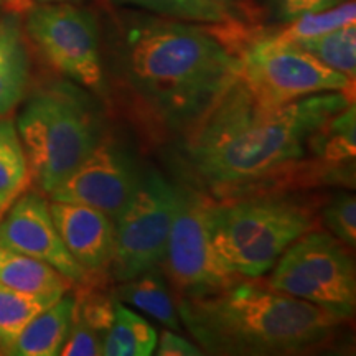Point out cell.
Segmentation results:
<instances>
[{"label":"cell","mask_w":356,"mask_h":356,"mask_svg":"<svg viewBox=\"0 0 356 356\" xmlns=\"http://www.w3.org/2000/svg\"><path fill=\"white\" fill-rule=\"evenodd\" d=\"M269 286L330 312L345 322L355 315L356 274L348 246L335 236L307 231L273 267Z\"/></svg>","instance_id":"cell-7"},{"label":"cell","mask_w":356,"mask_h":356,"mask_svg":"<svg viewBox=\"0 0 356 356\" xmlns=\"http://www.w3.org/2000/svg\"><path fill=\"white\" fill-rule=\"evenodd\" d=\"M42 3H55V2H63V0H38Z\"/></svg>","instance_id":"cell-29"},{"label":"cell","mask_w":356,"mask_h":356,"mask_svg":"<svg viewBox=\"0 0 356 356\" xmlns=\"http://www.w3.org/2000/svg\"><path fill=\"white\" fill-rule=\"evenodd\" d=\"M115 68L140 113L167 132H190L239 74L221 26L159 15L124 19Z\"/></svg>","instance_id":"cell-2"},{"label":"cell","mask_w":356,"mask_h":356,"mask_svg":"<svg viewBox=\"0 0 356 356\" xmlns=\"http://www.w3.org/2000/svg\"><path fill=\"white\" fill-rule=\"evenodd\" d=\"M0 6H2V0H0Z\"/></svg>","instance_id":"cell-30"},{"label":"cell","mask_w":356,"mask_h":356,"mask_svg":"<svg viewBox=\"0 0 356 356\" xmlns=\"http://www.w3.org/2000/svg\"><path fill=\"white\" fill-rule=\"evenodd\" d=\"M0 244L47 262L71 286L83 287L92 282L91 275L66 249L51 218L50 203L37 191L17 197L0 216Z\"/></svg>","instance_id":"cell-12"},{"label":"cell","mask_w":356,"mask_h":356,"mask_svg":"<svg viewBox=\"0 0 356 356\" xmlns=\"http://www.w3.org/2000/svg\"><path fill=\"white\" fill-rule=\"evenodd\" d=\"M348 92H320L266 108L239 78L184 136L180 160L198 185L226 198L293 173L323 154L328 122L351 104Z\"/></svg>","instance_id":"cell-1"},{"label":"cell","mask_w":356,"mask_h":356,"mask_svg":"<svg viewBox=\"0 0 356 356\" xmlns=\"http://www.w3.org/2000/svg\"><path fill=\"white\" fill-rule=\"evenodd\" d=\"M165 17L190 24L233 26L246 25L251 19L248 0H115Z\"/></svg>","instance_id":"cell-15"},{"label":"cell","mask_w":356,"mask_h":356,"mask_svg":"<svg viewBox=\"0 0 356 356\" xmlns=\"http://www.w3.org/2000/svg\"><path fill=\"white\" fill-rule=\"evenodd\" d=\"M177 210L162 264L165 277L184 297L228 286L239 277L218 254L211 236L213 200L190 186L177 185Z\"/></svg>","instance_id":"cell-9"},{"label":"cell","mask_w":356,"mask_h":356,"mask_svg":"<svg viewBox=\"0 0 356 356\" xmlns=\"http://www.w3.org/2000/svg\"><path fill=\"white\" fill-rule=\"evenodd\" d=\"M157 332L147 322L129 310L122 302H114V318L104 341V356H150L157 346Z\"/></svg>","instance_id":"cell-19"},{"label":"cell","mask_w":356,"mask_h":356,"mask_svg":"<svg viewBox=\"0 0 356 356\" xmlns=\"http://www.w3.org/2000/svg\"><path fill=\"white\" fill-rule=\"evenodd\" d=\"M177 185L159 172L142 175L140 185L114 221V256L111 274L118 282L160 267L165 257L173 216Z\"/></svg>","instance_id":"cell-8"},{"label":"cell","mask_w":356,"mask_h":356,"mask_svg":"<svg viewBox=\"0 0 356 356\" xmlns=\"http://www.w3.org/2000/svg\"><path fill=\"white\" fill-rule=\"evenodd\" d=\"M2 6L7 8L8 12L13 13H26L33 7V0H2Z\"/></svg>","instance_id":"cell-27"},{"label":"cell","mask_w":356,"mask_h":356,"mask_svg":"<svg viewBox=\"0 0 356 356\" xmlns=\"http://www.w3.org/2000/svg\"><path fill=\"white\" fill-rule=\"evenodd\" d=\"M0 286L26 293H66L71 282L47 262L0 244Z\"/></svg>","instance_id":"cell-18"},{"label":"cell","mask_w":356,"mask_h":356,"mask_svg":"<svg viewBox=\"0 0 356 356\" xmlns=\"http://www.w3.org/2000/svg\"><path fill=\"white\" fill-rule=\"evenodd\" d=\"M323 221L330 234L345 246L356 244V200L353 193H338L323 210Z\"/></svg>","instance_id":"cell-24"},{"label":"cell","mask_w":356,"mask_h":356,"mask_svg":"<svg viewBox=\"0 0 356 356\" xmlns=\"http://www.w3.org/2000/svg\"><path fill=\"white\" fill-rule=\"evenodd\" d=\"M239 81L259 104L277 108L320 92H348L353 79L328 68L296 43L254 35L246 26L233 38Z\"/></svg>","instance_id":"cell-6"},{"label":"cell","mask_w":356,"mask_h":356,"mask_svg":"<svg viewBox=\"0 0 356 356\" xmlns=\"http://www.w3.org/2000/svg\"><path fill=\"white\" fill-rule=\"evenodd\" d=\"M25 30L44 60L81 88L99 91L104 70L96 19L70 3H43L26 12Z\"/></svg>","instance_id":"cell-10"},{"label":"cell","mask_w":356,"mask_h":356,"mask_svg":"<svg viewBox=\"0 0 356 356\" xmlns=\"http://www.w3.org/2000/svg\"><path fill=\"white\" fill-rule=\"evenodd\" d=\"M177 312L200 350L218 356L310 353L323 348L345 323L317 305L246 277L181 297Z\"/></svg>","instance_id":"cell-3"},{"label":"cell","mask_w":356,"mask_h":356,"mask_svg":"<svg viewBox=\"0 0 356 356\" xmlns=\"http://www.w3.org/2000/svg\"><path fill=\"white\" fill-rule=\"evenodd\" d=\"M114 299L144 310L170 330H178L181 327L177 305L168 291L167 277L160 267L119 282L114 291Z\"/></svg>","instance_id":"cell-17"},{"label":"cell","mask_w":356,"mask_h":356,"mask_svg":"<svg viewBox=\"0 0 356 356\" xmlns=\"http://www.w3.org/2000/svg\"><path fill=\"white\" fill-rule=\"evenodd\" d=\"M211 236L218 254L239 277L256 279L273 270L279 257L312 229L310 208L286 197L254 195L213 200Z\"/></svg>","instance_id":"cell-5"},{"label":"cell","mask_w":356,"mask_h":356,"mask_svg":"<svg viewBox=\"0 0 356 356\" xmlns=\"http://www.w3.org/2000/svg\"><path fill=\"white\" fill-rule=\"evenodd\" d=\"M50 213L70 254L91 277L109 270L114 256V221L109 216L88 204L55 200Z\"/></svg>","instance_id":"cell-13"},{"label":"cell","mask_w":356,"mask_h":356,"mask_svg":"<svg viewBox=\"0 0 356 356\" xmlns=\"http://www.w3.org/2000/svg\"><path fill=\"white\" fill-rule=\"evenodd\" d=\"M30 184L29 163L15 122L10 115L0 118V202L10 204Z\"/></svg>","instance_id":"cell-21"},{"label":"cell","mask_w":356,"mask_h":356,"mask_svg":"<svg viewBox=\"0 0 356 356\" xmlns=\"http://www.w3.org/2000/svg\"><path fill=\"white\" fill-rule=\"evenodd\" d=\"M356 22V3L355 0H346L340 6L328 10L307 13L299 19L287 22L275 33H267L270 38L280 43H297L300 40L314 38L318 35L328 33L340 26L351 25Z\"/></svg>","instance_id":"cell-23"},{"label":"cell","mask_w":356,"mask_h":356,"mask_svg":"<svg viewBox=\"0 0 356 356\" xmlns=\"http://www.w3.org/2000/svg\"><path fill=\"white\" fill-rule=\"evenodd\" d=\"M65 293H26L0 286V355H8L24 328Z\"/></svg>","instance_id":"cell-20"},{"label":"cell","mask_w":356,"mask_h":356,"mask_svg":"<svg viewBox=\"0 0 356 356\" xmlns=\"http://www.w3.org/2000/svg\"><path fill=\"white\" fill-rule=\"evenodd\" d=\"M30 58L19 13L0 19V118L10 115L26 97Z\"/></svg>","instance_id":"cell-14"},{"label":"cell","mask_w":356,"mask_h":356,"mask_svg":"<svg viewBox=\"0 0 356 356\" xmlns=\"http://www.w3.org/2000/svg\"><path fill=\"white\" fill-rule=\"evenodd\" d=\"M8 208V204L7 203H3V202H0V216L3 215V213H6V210Z\"/></svg>","instance_id":"cell-28"},{"label":"cell","mask_w":356,"mask_h":356,"mask_svg":"<svg viewBox=\"0 0 356 356\" xmlns=\"http://www.w3.org/2000/svg\"><path fill=\"white\" fill-rule=\"evenodd\" d=\"M154 355L159 356H200L203 351L198 345L185 340L184 337L173 333L170 328L163 330L157 338V346H155Z\"/></svg>","instance_id":"cell-26"},{"label":"cell","mask_w":356,"mask_h":356,"mask_svg":"<svg viewBox=\"0 0 356 356\" xmlns=\"http://www.w3.org/2000/svg\"><path fill=\"white\" fill-rule=\"evenodd\" d=\"M30 181L50 195L102 140L99 114L83 88L56 81L38 88L17 119Z\"/></svg>","instance_id":"cell-4"},{"label":"cell","mask_w":356,"mask_h":356,"mask_svg":"<svg viewBox=\"0 0 356 356\" xmlns=\"http://www.w3.org/2000/svg\"><path fill=\"white\" fill-rule=\"evenodd\" d=\"M310 53L328 68L345 74L355 81L356 74V26L355 24L340 26L318 37L300 40L296 43Z\"/></svg>","instance_id":"cell-22"},{"label":"cell","mask_w":356,"mask_h":356,"mask_svg":"<svg viewBox=\"0 0 356 356\" xmlns=\"http://www.w3.org/2000/svg\"><path fill=\"white\" fill-rule=\"evenodd\" d=\"M142 180L139 167L118 142L102 139L81 165L53 190L55 202H70L96 208L115 221Z\"/></svg>","instance_id":"cell-11"},{"label":"cell","mask_w":356,"mask_h":356,"mask_svg":"<svg viewBox=\"0 0 356 356\" xmlns=\"http://www.w3.org/2000/svg\"><path fill=\"white\" fill-rule=\"evenodd\" d=\"M74 309V296L66 292L55 304L35 317L24 328L10 356H56L68 337Z\"/></svg>","instance_id":"cell-16"},{"label":"cell","mask_w":356,"mask_h":356,"mask_svg":"<svg viewBox=\"0 0 356 356\" xmlns=\"http://www.w3.org/2000/svg\"><path fill=\"white\" fill-rule=\"evenodd\" d=\"M343 2L346 0H269V8L275 20L287 24L307 13L328 10Z\"/></svg>","instance_id":"cell-25"}]
</instances>
